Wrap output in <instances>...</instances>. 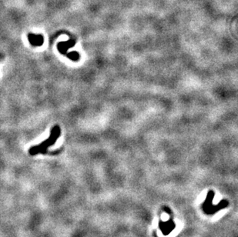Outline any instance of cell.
<instances>
[{"label":"cell","instance_id":"obj_1","mask_svg":"<svg viewBox=\"0 0 238 237\" xmlns=\"http://www.w3.org/2000/svg\"><path fill=\"white\" fill-rule=\"evenodd\" d=\"M59 136L60 128L58 126H55L51 129L50 137L46 140H44L42 142H41L40 144L31 147L29 150V154L32 156H35L38 153H46L47 149L56 142V139L59 138Z\"/></svg>","mask_w":238,"mask_h":237},{"label":"cell","instance_id":"obj_2","mask_svg":"<svg viewBox=\"0 0 238 237\" xmlns=\"http://www.w3.org/2000/svg\"><path fill=\"white\" fill-rule=\"evenodd\" d=\"M28 39H29V43L33 46H41L43 45L44 37L42 35H36L33 33H29L28 35Z\"/></svg>","mask_w":238,"mask_h":237},{"label":"cell","instance_id":"obj_3","mask_svg":"<svg viewBox=\"0 0 238 237\" xmlns=\"http://www.w3.org/2000/svg\"><path fill=\"white\" fill-rule=\"evenodd\" d=\"M71 42H59L58 44V50L61 53L64 54L66 52V50L68 49L69 46H71Z\"/></svg>","mask_w":238,"mask_h":237}]
</instances>
